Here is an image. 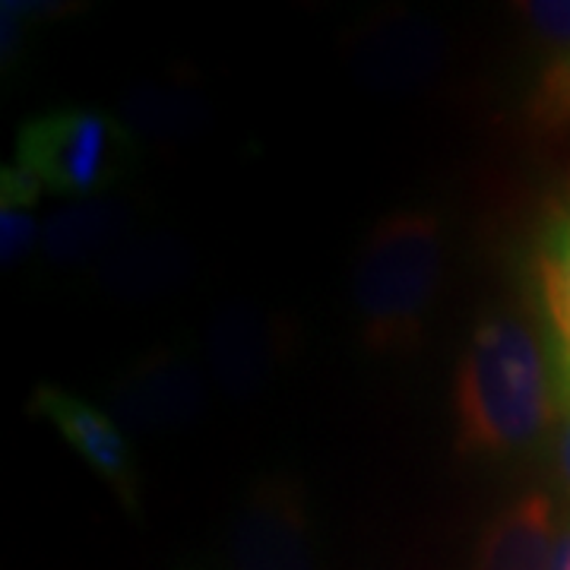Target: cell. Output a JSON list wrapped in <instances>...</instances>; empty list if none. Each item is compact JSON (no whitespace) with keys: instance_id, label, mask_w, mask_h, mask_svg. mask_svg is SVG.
<instances>
[{"instance_id":"ac0fdd59","label":"cell","mask_w":570,"mask_h":570,"mask_svg":"<svg viewBox=\"0 0 570 570\" xmlns=\"http://www.w3.org/2000/svg\"><path fill=\"white\" fill-rule=\"evenodd\" d=\"M558 472H561V479L570 485V419L564 431H561V441H558Z\"/></svg>"},{"instance_id":"d6986e66","label":"cell","mask_w":570,"mask_h":570,"mask_svg":"<svg viewBox=\"0 0 570 570\" xmlns=\"http://www.w3.org/2000/svg\"><path fill=\"white\" fill-rule=\"evenodd\" d=\"M551 570H570V530L558 539V551H554V564Z\"/></svg>"},{"instance_id":"4fadbf2b","label":"cell","mask_w":570,"mask_h":570,"mask_svg":"<svg viewBox=\"0 0 570 570\" xmlns=\"http://www.w3.org/2000/svg\"><path fill=\"white\" fill-rule=\"evenodd\" d=\"M535 279L561 365H570V209L558 213L546 228L535 254Z\"/></svg>"},{"instance_id":"7c38bea8","label":"cell","mask_w":570,"mask_h":570,"mask_svg":"<svg viewBox=\"0 0 570 570\" xmlns=\"http://www.w3.org/2000/svg\"><path fill=\"white\" fill-rule=\"evenodd\" d=\"M115 118L127 127V134L137 142H156V146H175L190 142L204 134L209 124V105L181 86L168 82H146L124 92L115 108Z\"/></svg>"},{"instance_id":"30bf717a","label":"cell","mask_w":570,"mask_h":570,"mask_svg":"<svg viewBox=\"0 0 570 570\" xmlns=\"http://www.w3.org/2000/svg\"><path fill=\"white\" fill-rule=\"evenodd\" d=\"M137 232V209L121 197H92L55 209L41 223L39 257L55 269H82Z\"/></svg>"},{"instance_id":"ba28073f","label":"cell","mask_w":570,"mask_h":570,"mask_svg":"<svg viewBox=\"0 0 570 570\" xmlns=\"http://www.w3.org/2000/svg\"><path fill=\"white\" fill-rule=\"evenodd\" d=\"M194 273L190 245L171 232H134L89 269V288L115 305H146L171 295Z\"/></svg>"},{"instance_id":"3957f363","label":"cell","mask_w":570,"mask_h":570,"mask_svg":"<svg viewBox=\"0 0 570 570\" xmlns=\"http://www.w3.org/2000/svg\"><path fill=\"white\" fill-rule=\"evenodd\" d=\"M137 140L115 115L96 108L48 111L20 127L17 165L36 175L41 190L77 200L111 197L130 175Z\"/></svg>"},{"instance_id":"9a60e30c","label":"cell","mask_w":570,"mask_h":570,"mask_svg":"<svg viewBox=\"0 0 570 570\" xmlns=\"http://www.w3.org/2000/svg\"><path fill=\"white\" fill-rule=\"evenodd\" d=\"M41 225L32 209L0 206V264L20 266L26 257L39 254Z\"/></svg>"},{"instance_id":"e0dca14e","label":"cell","mask_w":570,"mask_h":570,"mask_svg":"<svg viewBox=\"0 0 570 570\" xmlns=\"http://www.w3.org/2000/svg\"><path fill=\"white\" fill-rule=\"evenodd\" d=\"M41 184L36 181L32 171H26L22 165H7L0 171V204L3 206H20V209H32L39 204Z\"/></svg>"},{"instance_id":"277c9868","label":"cell","mask_w":570,"mask_h":570,"mask_svg":"<svg viewBox=\"0 0 570 570\" xmlns=\"http://www.w3.org/2000/svg\"><path fill=\"white\" fill-rule=\"evenodd\" d=\"M102 409L127 434H178L206 409V384L181 346H153L105 387Z\"/></svg>"},{"instance_id":"8fae6325","label":"cell","mask_w":570,"mask_h":570,"mask_svg":"<svg viewBox=\"0 0 570 570\" xmlns=\"http://www.w3.org/2000/svg\"><path fill=\"white\" fill-rule=\"evenodd\" d=\"M558 539L551 498L527 491L485 523L475 542L472 570H551Z\"/></svg>"},{"instance_id":"ffe728a7","label":"cell","mask_w":570,"mask_h":570,"mask_svg":"<svg viewBox=\"0 0 570 570\" xmlns=\"http://www.w3.org/2000/svg\"><path fill=\"white\" fill-rule=\"evenodd\" d=\"M561 374H564V393L570 396V365H561Z\"/></svg>"},{"instance_id":"5b68a950","label":"cell","mask_w":570,"mask_h":570,"mask_svg":"<svg viewBox=\"0 0 570 570\" xmlns=\"http://www.w3.org/2000/svg\"><path fill=\"white\" fill-rule=\"evenodd\" d=\"M232 570H317L305 489L273 472L247 491L228 535Z\"/></svg>"},{"instance_id":"44dd1931","label":"cell","mask_w":570,"mask_h":570,"mask_svg":"<svg viewBox=\"0 0 570 570\" xmlns=\"http://www.w3.org/2000/svg\"><path fill=\"white\" fill-rule=\"evenodd\" d=\"M568 184H570V171H568Z\"/></svg>"},{"instance_id":"52a82bcc","label":"cell","mask_w":570,"mask_h":570,"mask_svg":"<svg viewBox=\"0 0 570 570\" xmlns=\"http://www.w3.org/2000/svg\"><path fill=\"white\" fill-rule=\"evenodd\" d=\"M29 412L45 419L61 434L63 444L77 450V456L118 494L124 508L140 510V479L127 431L102 406H92L61 387L41 384L29 396Z\"/></svg>"},{"instance_id":"9c48e42d","label":"cell","mask_w":570,"mask_h":570,"mask_svg":"<svg viewBox=\"0 0 570 570\" xmlns=\"http://www.w3.org/2000/svg\"><path fill=\"white\" fill-rule=\"evenodd\" d=\"M444 61V36L419 17H390L367 26L355 48V73L374 92L425 86Z\"/></svg>"},{"instance_id":"8992f818","label":"cell","mask_w":570,"mask_h":570,"mask_svg":"<svg viewBox=\"0 0 570 570\" xmlns=\"http://www.w3.org/2000/svg\"><path fill=\"white\" fill-rule=\"evenodd\" d=\"M285 358V333L276 317L254 302H228L206 330V362L223 396L235 403L257 400Z\"/></svg>"},{"instance_id":"5bb4252c","label":"cell","mask_w":570,"mask_h":570,"mask_svg":"<svg viewBox=\"0 0 570 570\" xmlns=\"http://www.w3.org/2000/svg\"><path fill=\"white\" fill-rule=\"evenodd\" d=\"M527 118L542 130L570 127V51L539 70L527 99Z\"/></svg>"},{"instance_id":"2e32d148","label":"cell","mask_w":570,"mask_h":570,"mask_svg":"<svg viewBox=\"0 0 570 570\" xmlns=\"http://www.w3.org/2000/svg\"><path fill=\"white\" fill-rule=\"evenodd\" d=\"M520 20L546 45L570 51V0H527L517 7Z\"/></svg>"},{"instance_id":"6da1fadb","label":"cell","mask_w":570,"mask_h":570,"mask_svg":"<svg viewBox=\"0 0 570 570\" xmlns=\"http://www.w3.org/2000/svg\"><path fill=\"white\" fill-rule=\"evenodd\" d=\"M554 415L549 362L523 317L489 314L453 371V425L463 456H510L532 448Z\"/></svg>"},{"instance_id":"7a4b0ae2","label":"cell","mask_w":570,"mask_h":570,"mask_svg":"<svg viewBox=\"0 0 570 570\" xmlns=\"http://www.w3.org/2000/svg\"><path fill=\"white\" fill-rule=\"evenodd\" d=\"M444 276V223L431 209H396L371 225L352 266L362 346L403 355L422 343Z\"/></svg>"}]
</instances>
